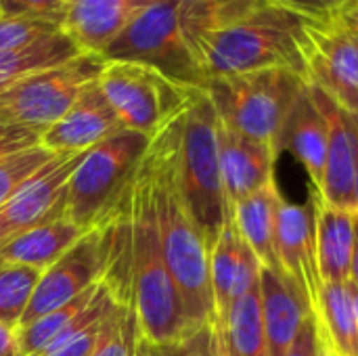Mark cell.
<instances>
[{
  "label": "cell",
  "instance_id": "cell-43",
  "mask_svg": "<svg viewBox=\"0 0 358 356\" xmlns=\"http://www.w3.org/2000/svg\"><path fill=\"white\" fill-rule=\"evenodd\" d=\"M352 126H355V138H357V162H355V199H357V212H358V115H352Z\"/></svg>",
  "mask_w": 358,
  "mask_h": 356
},
{
  "label": "cell",
  "instance_id": "cell-41",
  "mask_svg": "<svg viewBox=\"0 0 358 356\" xmlns=\"http://www.w3.org/2000/svg\"><path fill=\"white\" fill-rule=\"evenodd\" d=\"M153 356H193V350L189 342H176V344L153 346Z\"/></svg>",
  "mask_w": 358,
  "mask_h": 356
},
{
  "label": "cell",
  "instance_id": "cell-13",
  "mask_svg": "<svg viewBox=\"0 0 358 356\" xmlns=\"http://www.w3.org/2000/svg\"><path fill=\"white\" fill-rule=\"evenodd\" d=\"M277 256L285 277L296 285L302 300L317 317L319 298L323 290L319 260L313 201L298 206L279 201L277 208Z\"/></svg>",
  "mask_w": 358,
  "mask_h": 356
},
{
  "label": "cell",
  "instance_id": "cell-6",
  "mask_svg": "<svg viewBox=\"0 0 358 356\" xmlns=\"http://www.w3.org/2000/svg\"><path fill=\"white\" fill-rule=\"evenodd\" d=\"M149 143V136L124 128L86 149L67 183L65 218L90 231L111 214L130 195Z\"/></svg>",
  "mask_w": 358,
  "mask_h": 356
},
{
  "label": "cell",
  "instance_id": "cell-3",
  "mask_svg": "<svg viewBox=\"0 0 358 356\" xmlns=\"http://www.w3.org/2000/svg\"><path fill=\"white\" fill-rule=\"evenodd\" d=\"M130 220L132 304L136 311L141 336L153 346L187 342L195 332L189 325L180 294L164 258L151 180L143 162L132 187Z\"/></svg>",
  "mask_w": 358,
  "mask_h": 356
},
{
  "label": "cell",
  "instance_id": "cell-7",
  "mask_svg": "<svg viewBox=\"0 0 358 356\" xmlns=\"http://www.w3.org/2000/svg\"><path fill=\"white\" fill-rule=\"evenodd\" d=\"M101 57L105 61L147 65L187 88L206 90L208 84L193 42L185 31L180 10L172 0L149 4Z\"/></svg>",
  "mask_w": 358,
  "mask_h": 356
},
{
  "label": "cell",
  "instance_id": "cell-27",
  "mask_svg": "<svg viewBox=\"0 0 358 356\" xmlns=\"http://www.w3.org/2000/svg\"><path fill=\"white\" fill-rule=\"evenodd\" d=\"M99 285L101 283L88 287L84 294H80L73 300H69L67 304L42 315L34 323L19 327L21 356H40L59 338H63L76 325V321L84 315V311L90 306V302L94 300V296L99 292Z\"/></svg>",
  "mask_w": 358,
  "mask_h": 356
},
{
  "label": "cell",
  "instance_id": "cell-14",
  "mask_svg": "<svg viewBox=\"0 0 358 356\" xmlns=\"http://www.w3.org/2000/svg\"><path fill=\"white\" fill-rule=\"evenodd\" d=\"M308 90L327 126L325 178H323V191L319 195L336 208L357 212V199H355L357 138H355L352 118L319 86L308 82Z\"/></svg>",
  "mask_w": 358,
  "mask_h": 356
},
{
  "label": "cell",
  "instance_id": "cell-11",
  "mask_svg": "<svg viewBox=\"0 0 358 356\" xmlns=\"http://www.w3.org/2000/svg\"><path fill=\"white\" fill-rule=\"evenodd\" d=\"M84 151L59 153L0 208V248L17 235L57 218H65L67 183Z\"/></svg>",
  "mask_w": 358,
  "mask_h": 356
},
{
  "label": "cell",
  "instance_id": "cell-35",
  "mask_svg": "<svg viewBox=\"0 0 358 356\" xmlns=\"http://www.w3.org/2000/svg\"><path fill=\"white\" fill-rule=\"evenodd\" d=\"M42 130L0 122V162L25 149L42 145Z\"/></svg>",
  "mask_w": 358,
  "mask_h": 356
},
{
  "label": "cell",
  "instance_id": "cell-15",
  "mask_svg": "<svg viewBox=\"0 0 358 356\" xmlns=\"http://www.w3.org/2000/svg\"><path fill=\"white\" fill-rule=\"evenodd\" d=\"M124 130L117 113L103 94L99 82H92L42 134V147L52 153H78L94 147L103 138Z\"/></svg>",
  "mask_w": 358,
  "mask_h": 356
},
{
  "label": "cell",
  "instance_id": "cell-37",
  "mask_svg": "<svg viewBox=\"0 0 358 356\" xmlns=\"http://www.w3.org/2000/svg\"><path fill=\"white\" fill-rule=\"evenodd\" d=\"M187 342L193 350V356H227L224 332L218 321L201 327Z\"/></svg>",
  "mask_w": 358,
  "mask_h": 356
},
{
  "label": "cell",
  "instance_id": "cell-28",
  "mask_svg": "<svg viewBox=\"0 0 358 356\" xmlns=\"http://www.w3.org/2000/svg\"><path fill=\"white\" fill-rule=\"evenodd\" d=\"M115 304L117 300L113 298L109 287L101 281L94 300L84 311V315L76 321V325L40 356H92L101 329L107 317L111 315V311L115 308Z\"/></svg>",
  "mask_w": 358,
  "mask_h": 356
},
{
  "label": "cell",
  "instance_id": "cell-46",
  "mask_svg": "<svg viewBox=\"0 0 358 356\" xmlns=\"http://www.w3.org/2000/svg\"><path fill=\"white\" fill-rule=\"evenodd\" d=\"M224 344H227V342H224ZM227 356H237V355H235V353H233V350H231V348L227 346Z\"/></svg>",
  "mask_w": 358,
  "mask_h": 356
},
{
  "label": "cell",
  "instance_id": "cell-29",
  "mask_svg": "<svg viewBox=\"0 0 358 356\" xmlns=\"http://www.w3.org/2000/svg\"><path fill=\"white\" fill-rule=\"evenodd\" d=\"M178 10L185 25V31L189 38H195L201 31L222 27L227 23H233L260 4L264 0H172Z\"/></svg>",
  "mask_w": 358,
  "mask_h": 356
},
{
  "label": "cell",
  "instance_id": "cell-47",
  "mask_svg": "<svg viewBox=\"0 0 358 356\" xmlns=\"http://www.w3.org/2000/svg\"><path fill=\"white\" fill-rule=\"evenodd\" d=\"M334 356H336V355H334Z\"/></svg>",
  "mask_w": 358,
  "mask_h": 356
},
{
  "label": "cell",
  "instance_id": "cell-20",
  "mask_svg": "<svg viewBox=\"0 0 358 356\" xmlns=\"http://www.w3.org/2000/svg\"><path fill=\"white\" fill-rule=\"evenodd\" d=\"M292 151L298 162L306 168L317 193L323 191L325 178V155H327V126L310 97L308 84L294 103L289 118L281 130L277 153Z\"/></svg>",
  "mask_w": 358,
  "mask_h": 356
},
{
  "label": "cell",
  "instance_id": "cell-9",
  "mask_svg": "<svg viewBox=\"0 0 358 356\" xmlns=\"http://www.w3.org/2000/svg\"><path fill=\"white\" fill-rule=\"evenodd\" d=\"M103 65V57L82 52L17 82L0 92V122L44 132L67 113L84 88L99 80Z\"/></svg>",
  "mask_w": 358,
  "mask_h": 356
},
{
  "label": "cell",
  "instance_id": "cell-24",
  "mask_svg": "<svg viewBox=\"0 0 358 356\" xmlns=\"http://www.w3.org/2000/svg\"><path fill=\"white\" fill-rule=\"evenodd\" d=\"M78 55H82V50L63 29L57 34L44 36L40 40H34L29 44L2 50L0 52V92L8 90L17 82L42 69L71 61Z\"/></svg>",
  "mask_w": 358,
  "mask_h": 356
},
{
  "label": "cell",
  "instance_id": "cell-33",
  "mask_svg": "<svg viewBox=\"0 0 358 356\" xmlns=\"http://www.w3.org/2000/svg\"><path fill=\"white\" fill-rule=\"evenodd\" d=\"M61 23L34 17H6L0 13V52L61 31Z\"/></svg>",
  "mask_w": 358,
  "mask_h": 356
},
{
  "label": "cell",
  "instance_id": "cell-39",
  "mask_svg": "<svg viewBox=\"0 0 358 356\" xmlns=\"http://www.w3.org/2000/svg\"><path fill=\"white\" fill-rule=\"evenodd\" d=\"M0 356H21L19 329L0 321Z\"/></svg>",
  "mask_w": 358,
  "mask_h": 356
},
{
  "label": "cell",
  "instance_id": "cell-19",
  "mask_svg": "<svg viewBox=\"0 0 358 356\" xmlns=\"http://www.w3.org/2000/svg\"><path fill=\"white\" fill-rule=\"evenodd\" d=\"M260 298L268 356H285L306 317L313 313L285 275L273 273L264 266H260Z\"/></svg>",
  "mask_w": 358,
  "mask_h": 356
},
{
  "label": "cell",
  "instance_id": "cell-42",
  "mask_svg": "<svg viewBox=\"0 0 358 356\" xmlns=\"http://www.w3.org/2000/svg\"><path fill=\"white\" fill-rule=\"evenodd\" d=\"M350 283L358 287V212H355V245H352V266H350Z\"/></svg>",
  "mask_w": 358,
  "mask_h": 356
},
{
  "label": "cell",
  "instance_id": "cell-44",
  "mask_svg": "<svg viewBox=\"0 0 358 356\" xmlns=\"http://www.w3.org/2000/svg\"><path fill=\"white\" fill-rule=\"evenodd\" d=\"M132 356H153V344H149V342L141 336V340H138V344H136L134 355Z\"/></svg>",
  "mask_w": 358,
  "mask_h": 356
},
{
  "label": "cell",
  "instance_id": "cell-25",
  "mask_svg": "<svg viewBox=\"0 0 358 356\" xmlns=\"http://www.w3.org/2000/svg\"><path fill=\"white\" fill-rule=\"evenodd\" d=\"M317 319L323 325L336 356H358V325L350 281L325 283Z\"/></svg>",
  "mask_w": 358,
  "mask_h": 356
},
{
  "label": "cell",
  "instance_id": "cell-18",
  "mask_svg": "<svg viewBox=\"0 0 358 356\" xmlns=\"http://www.w3.org/2000/svg\"><path fill=\"white\" fill-rule=\"evenodd\" d=\"M155 0H69L63 31L82 52L103 55L105 48Z\"/></svg>",
  "mask_w": 358,
  "mask_h": 356
},
{
  "label": "cell",
  "instance_id": "cell-2",
  "mask_svg": "<svg viewBox=\"0 0 358 356\" xmlns=\"http://www.w3.org/2000/svg\"><path fill=\"white\" fill-rule=\"evenodd\" d=\"M310 19L260 4L245 17L191 38L206 78L285 67L306 76V25Z\"/></svg>",
  "mask_w": 358,
  "mask_h": 356
},
{
  "label": "cell",
  "instance_id": "cell-34",
  "mask_svg": "<svg viewBox=\"0 0 358 356\" xmlns=\"http://www.w3.org/2000/svg\"><path fill=\"white\" fill-rule=\"evenodd\" d=\"M69 0H0V13L6 17H34L57 21L63 27V15Z\"/></svg>",
  "mask_w": 358,
  "mask_h": 356
},
{
  "label": "cell",
  "instance_id": "cell-12",
  "mask_svg": "<svg viewBox=\"0 0 358 356\" xmlns=\"http://www.w3.org/2000/svg\"><path fill=\"white\" fill-rule=\"evenodd\" d=\"M105 275V241L101 227L84 233V237L67 250L52 266L42 271L29 306L19 327H25L42 315L67 304L88 287L103 281Z\"/></svg>",
  "mask_w": 358,
  "mask_h": 356
},
{
  "label": "cell",
  "instance_id": "cell-36",
  "mask_svg": "<svg viewBox=\"0 0 358 356\" xmlns=\"http://www.w3.org/2000/svg\"><path fill=\"white\" fill-rule=\"evenodd\" d=\"M266 4L298 13L306 19L315 21H325L334 19L340 15V10L350 2V0H264Z\"/></svg>",
  "mask_w": 358,
  "mask_h": 356
},
{
  "label": "cell",
  "instance_id": "cell-38",
  "mask_svg": "<svg viewBox=\"0 0 358 356\" xmlns=\"http://www.w3.org/2000/svg\"><path fill=\"white\" fill-rule=\"evenodd\" d=\"M285 356H319V321L315 315L306 317L298 338Z\"/></svg>",
  "mask_w": 358,
  "mask_h": 356
},
{
  "label": "cell",
  "instance_id": "cell-22",
  "mask_svg": "<svg viewBox=\"0 0 358 356\" xmlns=\"http://www.w3.org/2000/svg\"><path fill=\"white\" fill-rule=\"evenodd\" d=\"M281 193L275 178L233 208V222L264 269L285 275L277 256V208Z\"/></svg>",
  "mask_w": 358,
  "mask_h": 356
},
{
  "label": "cell",
  "instance_id": "cell-23",
  "mask_svg": "<svg viewBox=\"0 0 358 356\" xmlns=\"http://www.w3.org/2000/svg\"><path fill=\"white\" fill-rule=\"evenodd\" d=\"M80 229L69 218H57L42 222L0 248V264H25L38 271L52 266L67 250H71L82 237Z\"/></svg>",
  "mask_w": 358,
  "mask_h": 356
},
{
  "label": "cell",
  "instance_id": "cell-10",
  "mask_svg": "<svg viewBox=\"0 0 358 356\" xmlns=\"http://www.w3.org/2000/svg\"><path fill=\"white\" fill-rule=\"evenodd\" d=\"M306 80L358 115V40L338 17L306 25Z\"/></svg>",
  "mask_w": 358,
  "mask_h": 356
},
{
  "label": "cell",
  "instance_id": "cell-31",
  "mask_svg": "<svg viewBox=\"0 0 358 356\" xmlns=\"http://www.w3.org/2000/svg\"><path fill=\"white\" fill-rule=\"evenodd\" d=\"M141 340V327L132 302H117L107 317L92 356H132Z\"/></svg>",
  "mask_w": 358,
  "mask_h": 356
},
{
  "label": "cell",
  "instance_id": "cell-21",
  "mask_svg": "<svg viewBox=\"0 0 358 356\" xmlns=\"http://www.w3.org/2000/svg\"><path fill=\"white\" fill-rule=\"evenodd\" d=\"M315 208L317 260L321 281L346 283L350 281L352 245H355V212L327 204L317 191L310 195Z\"/></svg>",
  "mask_w": 358,
  "mask_h": 356
},
{
  "label": "cell",
  "instance_id": "cell-30",
  "mask_svg": "<svg viewBox=\"0 0 358 356\" xmlns=\"http://www.w3.org/2000/svg\"><path fill=\"white\" fill-rule=\"evenodd\" d=\"M42 271L25 264H0V321L19 329Z\"/></svg>",
  "mask_w": 358,
  "mask_h": 356
},
{
  "label": "cell",
  "instance_id": "cell-32",
  "mask_svg": "<svg viewBox=\"0 0 358 356\" xmlns=\"http://www.w3.org/2000/svg\"><path fill=\"white\" fill-rule=\"evenodd\" d=\"M59 153H52L44 149L42 145L25 149L21 153H15L0 162V208L19 191V187L31 178L38 170H42L50 159H55Z\"/></svg>",
  "mask_w": 358,
  "mask_h": 356
},
{
  "label": "cell",
  "instance_id": "cell-16",
  "mask_svg": "<svg viewBox=\"0 0 358 356\" xmlns=\"http://www.w3.org/2000/svg\"><path fill=\"white\" fill-rule=\"evenodd\" d=\"M260 266L231 218L210 250V283L218 323H224L235 300L260 283Z\"/></svg>",
  "mask_w": 358,
  "mask_h": 356
},
{
  "label": "cell",
  "instance_id": "cell-45",
  "mask_svg": "<svg viewBox=\"0 0 358 356\" xmlns=\"http://www.w3.org/2000/svg\"><path fill=\"white\" fill-rule=\"evenodd\" d=\"M350 290H352V300H355V311H357V325H358V287H355L350 283Z\"/></svg>",
  "mask_w": 358,
  "mask_h": 356
},
{
  "label": "cell",
  "instance_id": "cell-40",
  "mask_svg": "<svg viewBox=\"0 0 358 356\" xmlns=\"http://www.w3.org/2000/svg\"><path fill=\"white\" fill-rule=\"evenodd\" d=\"M342 25L358 40V0H350L338 15Z\"/></svg>",
  "mask_w": 358,
  "mask_h": 356
},
{
  "label": "cell",
  "instance_id": "cell-8",
  "mask_svg": "<svg viewBox=\"0 0 358 356\" xmlns=\"http://www.w3.org/2000/svg\"><path fill=\"white\" fill-rule=\"evenodd\" d=\"M96 82L122 126L149 138L182 113L199 90L180 86L159 71L130 61H105Z\"/></svg>",
  "mask_w": 358,
  "mask_h": 356
},
{
  "label": "cell",
  "instance_id": "cell-4",
  "mask_svg": "<svg viewBox=\"0 0 358 356\" xmlns=\"http://www.w3.org/2000/svg\"><path fill=\"white\" fill-rule=\"evenodd\" d=\"M176 183L189 214L212 250L231 220V210L220 172L218 115L206 90H195L180 115Z\"/></svg>",
  "mask_w": 358,
  "mask_h": 356
},
{
  "label": "cell",
  "instance_id": "cell-26",
  "mask_svg": "<svg viewBox=\"0 0 358 356\" xmlns=\"http://www.w3.org/2000/svg\"><path fill=\"white\" fill-rule=\"evenodd\" d=\"M220 325L227 346L237 356H268L260 283L233 302L224 323Z\"/></svg>",
  "mask_w": 358,
  "mask_h": 356
},
{
  "label": "cell",
  "instance_id": "cell-1",
  "mask_svg": "<svg viewBox=\"0 0 358 356\" xmlns=\"http://www.w3.org/2000/svg\"><path fill=\"white\" fill-rule=\"evenodd\" d=\"M180 115L151 138L143 164L151 180L164 258L180 294L189 325L197 334L216 321V308L210 283V248L189 214L176 183Z\"/></svg>",
  "mask_w": 358,
  "mask_h": 356
},
{
  "label": "cell",
  "instance_id": "cell-17",
  "mask_svg": "<svg viewBox=\"0 0 358 356\" xmlns=\"http://www.w3.org/2000/svg\"><path fill=\"white\" fill-rule=\"evenodd\" d=\"M218 151L227 206L233 208L275 178L277 153L271 145L241 136L218 120Z\"/></svg>",
  "mask_w": 358,
  "mask_h": 356
},
{
  "label": "cell",
  "instance_id": "cell-5",
  "mask_svg": "<svg viewBox=\"0 0 358 356\" xmlns=\"http://www.w3.org/2000/svg\"><path fill=\"white\" fill-rule=\"evenodd\" d=\"M306 84V76L294 69L271 67L210 78L206 92L222 126L252 141L266 143L277 153L281 130Z\"/></svg>",
  "mask_w": 358,
  "mask_h": 356
}]
</instances>
